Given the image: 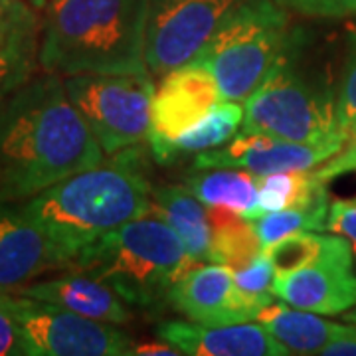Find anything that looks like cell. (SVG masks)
Instances as JSON below:
<instances>
[{"label": "cell", "mask_w": 356, "mask_h": 356, "mask_svg": "<svg viewBox=\"0 0 356 356\" xmlns=\"http://www.w3.org/2000/svg\"><path fill=\"white\" fill-rule=\"evenodd\" d=\"M222 102V93L210 70L188 62L163 76L151 105L149 145L159 147L196 125Z\"/></svg>", "instance_id": "12"}, {"label": "cell", "mask_w": 356, "mask_h": 356, "mask_svg": "<svg viewBox=\"0 0 356 356\" xmlns=\"http://www.w3.org/2000/svg\"><path fill=\"white\" fill-rule=\"evenodd\" d=\"M245 0H149L145 62L163 77L192 62Z\"/></svg>", "instance_id": "9"}, {"label": "cell", "mask_w": 356, "mask_h": 356, "mask_svg": "<svg viewBox=\"0 0 356 356\" xmlns=\"http://www.w3.org/2000/svg\"><path fill=\"white\" fill-rule=\"evenodd\" d=\"M60 267L50 240L24 208L0 202V291H16Z\"/></svg>", "instance_id": "14"}, {"label": "cell", "mask_w": 356, "mask_h": 356, "mask_svg": "<svg viewBox=\"0 0 356 356\" xmlns=\"http://www.w3.org/2000/svg\"><path fill=\"white\" fill-rule=\"evenodd\" d=\"M149 0H48L40 62L56 76H143Z\"/></svg>", "instance_id": "3"}, {"label": "cell", "mask_w": 356, "mask_h": 356, "mask_svg": "<svg viewBox=\"0 0 356 356\" xmlns=\"http://www.w3.org/2000/svg\"><path fill=\"white\" fill-rule=\"evenodd\" d=\"M344 147V140H327L318 145L280 139L267 133H245L229 139L226 145L198 153L192 170L200 168H240L255 177L275 172L313 170Z\"/></svg>", "instance_id": "11"}, {"label": "cell", "mask_w": 356, "mask_h": 356, "mask_svg": "<svg viewBox=\"0 0 356 356\" xmlns=\"http://www.w3.org/2000/svg\"><path fill=\"white\" fill-rule=\"evenodd\" d=\"M161 341L175 344L188 356H287L289 350L277 343L257 323H236L208 327L194 321H168L156 327Z\"/></svg>", "instance_id": "15"}, {"label": "cell", "mask_w": 356, "mask_h": 356, "mask_svg": "<svg viewBox=\"0 0 356 356\" xmlns=\"http://www.w3.org/2000/svg\"><path fill=\"white\" fill-rule=\"evenodd\" d=\"M242 123L243 103L222 99L196 125L182 131L178 137L168 140L165 145L151 147V153H153L154 161L163 163V165H168L182 156H191V154L196 156L198 153L212 151V149L226 145L242 129Z\"/></svg>", "instance_id": "20"}, {"label": "cell", "mask_w": 356, "mask_h": 356, "mask_svg": "<svg viewBox=\"0 0 356 356\" xmlns=\"http://www.w3.org/2000/svg\"><path fill=\"white\" fill-rule=\"evenodd\" d=\"M344 317H356V307L355 309H350V311H346V313H344Z\"/></svg>", "instance_id": "34"}, {"label": "cell", "mask_w": 356, "mask_h": 356, "mask_svg": "<svg viewBox=\"0 0 356 356\" xmlns=\"http://www.w3.org/2000/svg\"><path fill=\"white\" fill-rule=\"evenodd\" d=\"M257 191H259V212L261 214L275 212V210H287V208L307 210V208L331 204L329 192H327V182L318 178L315 168L257 177Z\"/></svg>", "instance_id": "23"}, {"label": "cell", "mask_w": 356, "mask_h": 356, "mask_svg": "<svg viewBox=\"0 0 356 356\" xmlns=\"http://www.w3.org/2000/svg\"><path fill=\"white\" fill-rule=\"evenodd\" d=\"M287 10L275 0H245L224 20L194 62L216 79L222 99L243 103L291 40Z\"/></svg>", "instance_id": "6"}, {"label": "cell", "mask_w": 356, "mask_h": 356, "mask_svg": "<svg viewBox=\"0 0 356 356\" xmlns=\"http://www.w3.org/2000/svg\"><path fill=\"white\" fill-rule=\"evenodd\" d=\"M0 303L20 329L26 356H129L133 346L115 323L10 291H0Z\"/></svg>", "instance_id": "8"}, {"label": "cell", "mask_w": 356, "mask_h": 356, "mask_svg": "<svg viewBox=\"0 0 356 356\" xmlns=\"http://www.w3.org/2000/svg\"><path fill=\"white\" fill-rule=\"evenodd\" d=\"M210 220V264H222L229 269L250 266L264 254V245L250 218L229 208H208Z\"/></svg>", "instance_id": "22"}, {"label": "cell", "mask_w": 356, "mask_h": 356, "mask_svg": "<svg viewBox=\"0 0 356 356\" xmlns=\"http://www.w3.org/2000/svg\"><path fill=\"white\" fill-rule=\"evenodd\" d=\"M168 303L188 321L208 327L248 323L257 317L236 287L232 269L222 264H196L172 285Z\"/></svg>", "instance_id": "13"}, {"label": "cell", "mask_w": 356, "mask_h": 356, "mask_svg": "<svg viewBox=\"0 0 356 356\" xmlns=\"http://www.w3.org/2000/svg\"><path fill=\"white\" fill-rule=\"evenodd\" d=\"M18 295L46 301L51 305L64 307L72 313L95 321L121 325L131 317L123 299L99 280L81 273H70L56 280L40 281L34 285H22L16 289Z\"/></svg>", "instance_id": "17"}, {"label": "cell", "mask_w": 356, "mask_h": 356, "mask_svg": "<svg viewBox=\"0 0 356 356\" xmlns=\"http://www.w3.org/2000/svg\"><path fill=\"white\" fill-rule=\"evenodd\" d=\"M353 28H356V14L353 16Z\"/></svg>", "instance_id": "36"}, {"label": "cell", "mask_w": 356, "mask_h": 356, "mask_svg": "<svg viewBox=\"0 0 356 356\" xmlns=\"http://www.w3.org/2000/svg\"><path fill=\"white\" fill-rule=\"evenodd\" d=\"M287 13H297L309 18L341 20L356 14V0H275Z\"/></svg>", "instance_id": "28"}, {"label": "cell", "mask_w": 356, "mask_h": 356, "mask_svg": "<svg viewBox=\"0 0 356 356\" xmlns=\"http://www.w3.org/2000/svg\"><path fill=\"white\" fill-rule=\"evenodd\" d=\"M337 129L348 137V133L356 127V28H353L346 46L343 76L337 91Z\"/></svg>", "instance_id": "27"}, {"label": "cell", "mask_w": 356, "mask_h": 356, "mask_svg": "<svg viewBox=\"0 0 356 356\" xmlns=\"http://www.w3.org/2000/svg\"><path fill=\"white\" fill-rule=\"evenodd\" d=\"M327 214H329V206H317V208H307V210L287 208V210L264 212L252 222L259 236V242L266 250L291 234L323 232L327 226Z\"/></svg>", "instance_id": "24"}, {"label": "cell", "mask_w": 356, "mask_h": 356, "mask_svg": "<svg viewBox=\"0 0 356 356\" xmlns=\"http://www.w3.org/2000/svg\"><path fill=\"white\" fill-rule=\"evenodd\" d=\"M343 332L325 346L323 355L327 356H356V317H344Z\"/></svg>", "instance_id": "32"}, {"label": "cell", "mask_w": 356, "mask_h": 356, "mask_svg": "<svg viewBox=\"0 0 356 356\" xmlns=\"http://www.w3.org/2000/svg\"><path fill=\"white\" fill-rule=\"evenodd\" d=\"M103 154L60 76L28 81L0 103V202L32 198L102 165Z\"/></svg>", "instance_id": "1"}, {"label": "cell", "mask_w": 356, "mask_h": 356, "mask_svg": "<svg viewBox=\"0 0 356 356\" xmlns=\"http://www.w3.org/2000/svg\"><path fill=\"white\" fill-rule=\"evenodd\" d=\"M299 48L301 36L293 30L287 48L243 102L242 131L307 145L346 140L337 129V93L301 64Z\"/></svg>", "instance_id": "5"}, {"label": "cell", "mask_w": 356, "mask_h": 356, "mask_svg": "<svg viewBox=\"0 0 356 356\" xmlns=\"http://www.w3.org/2000/svg\"><path fill=\"white\" fill-rule=\"evenodd\" d=\"M40 62L38 18L22 0H0V103L24 88Z\"/></svg>", "instance_id": "16"}, {"label": "cell", "mask_w": 356, "mask_h": 356, "mask_svg": "<svg viewBox=\"0 0 356 356\" xmlns=\"http://www.w3.org/2000/svg\"><path fill=\"white\" fill-rule=\"evenodd\" d=\"M72 105L105 154H115L149 137L154 83L143 76L79 74L64 79Z\"/></svg>", "instance_id": "7"}, {"label": "cell", "mask_w": 356, "mask_h": 356, "mask_svg": "<svg viewBox=\"0 0 356 356\" xmlns=\"http://www.w3.org/2000/svg\"><path fill=\"white\" fill-rule=\"evenodd\" d=\"M321 180L331 182L332 178L344 177V175H353L356 172V127L348 133V137L344 140V147L339 153L331 156L327 163L315 168Z\"/></svg>", "instance_id": "30"}, {"label": "cell", "mask_w": 356, "mask_h": 356, "mask_svg": "<svg viewBox=\"0 0 356 356\" xmlns=\"http://www.w3.org/2000/svg\"><path fill=\"white\" fill-rule=\"evenodd\" d=\"M151 216L161 218L178 234L196 264L208 261L210 220L204 204L184 184H161L151 194Z\"/></svg>", "instance_id": "19"}, {"label": "cell", "mask_w": 356, "mask_h": 356, "mask_svg": "<svg viewBox=\"0 0 356 356\" xmlns=\"http://www.w3.org/2000/svg\"><path fill=\"white\" fill-rule=\"evenodd\" d=\"M325 229L331 234H337V236H343L348 242L356 271V198H353V200H341V198L331 200Z\"/></svg>", "instance_id": "29"}, {"label": "cell", "mask_w": 356, "mask_h": 356, "mask_svg": "<svg viewBox=\"0 0 356 356\" xmlns=\"http://www.w3.org/2000/svg\"><path fill=\"white\" fill-rule=\"evenodd\" d=\"M182 353L178 350L175 344L159 343V341H151V343H139L131 346L129 350V356H180Z\"/></svg>", "instance_id": "33"}, {"label": "cell", "mask_w": 356, "mask_h": 356, "mask_svg": "<svg viewBox=\"0 0 356 356\" xmlns=\"http://www.w3.org/2000/svg\"><path fill=\"white\" fill-rule=\"evenodd\" d=\"M273 295L287 305L323 317H337L356 307V271L350 245L343 236H329L313 264L273 277Z\"/></svg>", "instance_id": "10"}, {"label": "cell", "mask_w": 356, "mask_h": 356, "mask_svg": "<svg viewBox=\"0 0 356 356\" xmlns=\"http://www.w3.org/2000/svg\"><path fill=\"white\" fill-rule=\"evenodd\" d=\"M32 2H34V4H36V6H44V4H46V2H48V0H32Z\"/></svg>", "instance_id": "35"}, {"label": "cell", "mask_w": 356, "mask_h": 356, "mask_svg": "<svg viewBox=\"0 0 356 356\" xmlns=\"http://www.w3.org/2000/svg\"><path fill=\"white\" fill-rule=\"evenodd\" d=\"M194 266L177 232L149 214L107 232L77 269L111 287L125 305L159 309L168 301L172 285Z\"/></svg>", "instance_id": "4"}, {"label": "cell", "mask_w": 356, "mask_h": 356, "mask_svg": "<svg viewBox=\"0 0 356 356\" xmlns=\"http://www.w3.org/2000/svg\"><path fill=\"white\" fill-rule=\"evenodd\" d=\"M327 240L329 236H323L318 232H299L266 248L264 254L269 257L275 275H285L318 259Z\"/></svg>", "instance_id": "25"}, {"label": "cell", "mask_w": 356, "mask_h": 356, "mask_svg": "<svg viewBox=\"0 0 356 356\" xmlns=\"http://www.w3.org/2000/svg\"><path fill=\"white\" fill-rule=\"evenodd\" d=\"M153 186L137 145L56 182L22 206L50 240L62 267H77L111 229L151 214Z\"/></svg>", "instance_id": "2"}, {"label": "cell", "mask_w": 356, "mask_h": 356, "mask_svg": "<svg viewBox=\"0 0 356 356\" xmlns=\"http://www.w3.org/2000/svg\"><path fill=\"white\" fill-rule=\"evenodd\" d=\"M0 356H26L20 329L2 303H0Z\"/></svg>", "instance_id": "31"}, {"label": "cell", "mask_w": 356, "mask_h": 356, "mask_svg": "<svg viewBox=\"0 0 356 356\" xmlns=\"http://www.w3.org/2000/svg\"><path fill=\"white\" fill-rule=\"evenodd\" d=\"M184 186L208 208H229L254 220L259 212L257 177L240 168H200L184 180Z\"/></svg>", "instance_id": "21"}, {"label": "cell", "mask_w": 356, "mask_h": 356, "mask_svg": "<svg viewBox=\"0 0 356 356\" xmlns=\"http://www.w3.org/2000/svg\"><path fill=\"white\" fill-rule=\"evenodd\" d=\"M255 321L266 329L289 355H323L325 346L334 341L344 329V323H334L323 315L271 301L259 311Z\"/></svg>", "instance_id": "18"}, {"label": "cell", "mask_w": 356, "mask_h": 356, "mask_svg": "<svg viewBox=\"0 0 356 356\" xmlns=\"http://www.w3.org/2000/svg\"><path fill=\"white\" fill-rule=\"evenodd\" d=\"M232 277H234L236 287L243 295V299L254 307L257 315L264 307L269 305L273 299H277L273 295L275 269L266 254L257 255L250 266L232 269Z\"/></svg>", "instance_id": "26"}]
</instances>
